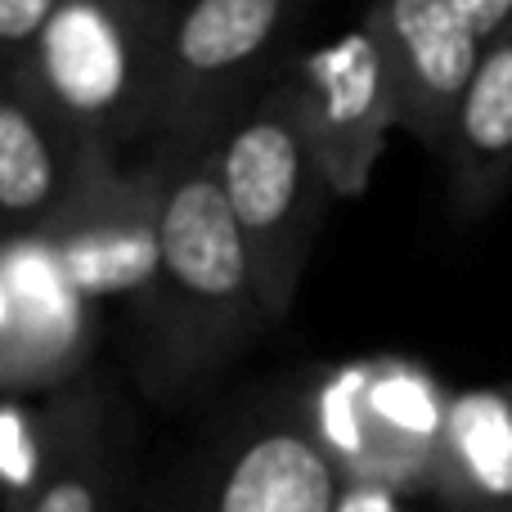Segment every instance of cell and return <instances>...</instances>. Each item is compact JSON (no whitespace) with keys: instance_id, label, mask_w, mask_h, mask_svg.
<instances>
[{"instance_id":"1","label":"cell","mask_w":512,"mask_h":512,"mask_svg":"<svg viewBox=\"0 0 512 512\" xmlns=\"http://www.w3.org/2000/svg\"><path fill=\"white\" fill-rule=\"evenodd\" d=\"M144 297V382L162 400L203 387L265 324L248 243L216 176V149L162 158L158 274Z\"/></svg>"},{"instance_id":"12","label":"cell","mask_w":512,"mask_h":512,"mask_svg":"<svg viewBox=\"0 0 512 512\" xmlns=\"http://www.w3.org/2000/svg\"><path fill=\"white\" fill-rule=\"evenodd\" d=\"M445 189L459 221H481L512 185V23L490 36L445 140Z\"/></svg>"},{"instance_id":"10","label":"cell","mask_w":512,"mask_h":512,"mask_svg":"<svg viewBox=\"0 0 512 512\" xmlns=\"http://www.w3.org/2000/svg\"><path fill=\"white\" fill-rule=\"evenodd\" d=\"M364 14L378 27L396 77L400 131L445 153L486 41L454 9V0H373Z\"/></svg>"},{"instance_id":"15","label":"cell","mask_w":512,"mask_h":512,"mask_svg":"<svg viewBox=\"0 0 512 512\" xmlns=\"http://www.w3.org/2000/svg\"><path fill=\"white\" fill-rule=\"evenodd\" d=\"M117 504H122V454L90 400L68 454L45 481L32 512H117Z\"/></svg>"},{"instance_id":"3","label":"cell","mask_w":512,"mask_h":512,"mask_svg":"<svg viewBox=\"0 0 512 512\" xmlns=\"http://www.w3.org/2000/svg\"><path fill=\"white\" fill-rule=\"evenodd\" d=\"M216 176L248 243L265 319L288 315L333 185L306 135L288 72L248 104L216 144Z\"/></svg>"},{"instance_id":"9","label":"cell","mask_w":512,"mask_h":512,"mask_svg":"<svg viewBox=\"0 0 512 512\" xmlns=\"http://www.w3.org/2000/svg\"><path fill=\"white\" fill-rule=\"evenodd\" d=\"M95 342L90 301L59 274L41 234L0 243V396L59 391Z\"/></svg>"},{"instance_id":"5","label":"cell","mask_w":512,"mask_h":512,"mask_svg":"<svg viewBox=\"0 0 512 512\" xmlns=\"http://www.w3.org/2000/svg\"><path fill=\"white\" fill-rule=\"evenodd\" d=\"M301 0H180L162 59L153 140L162 158L216 149L248 113Z\"/></svg>"},{"instance_id":"11","label":"cell","mask_w":512,"mask_h":512,"mask_svg":"<svg viewBox=\"0 0 512 512\" xmlns=\"http://www.w3.org/2000/svg\"><path fill=\"white\" fill-rule=\"evenodd\" d=\"M86 153L18 72H0V225L41 230L63 207Z\"/></svg>"},{"instance_id":"14","label":"cell","mask_w":512,"mask_h":512,"mask_svg":"<svg viewBox=\"0 0 512 512\" xmlns=\"http://www.w3.org/2000/svg\"><path fill=\"white\" fill-rule=\"evenodd\" d=\"M90 400L32 405V396H0V512H32L45 481L68 454Z\"/></svg>"},{"instance_id":"4","label":"cell","mask_w":512,"mask_h":512,"mask_svg":"<svg viewBox=\"0 0 512 512\" xmlns=\"http://www.w3.org/2000/svg\"><path fill=\"white\" fill-rule=\"evenodd\" d=\"M450 396L427 369L396 355L351 360L324 373L301 400V418L342 486L432 495Z\"/></svg>"},{"instance_id":"2","label":"cell","mask_w":512,"mask_h":512,"mask_svg":"<svg viewBox=\"0 0 512 512\" xmlns=\"http://www.w3.org/2000/svg\"><path fill=\"white\" fill-rule=\"evenodd\" d=\"M180 0H63L18 77L86 149L153 135Z\"/></svg>"},{"instance_id":"16","label":"cell","mask_w":512,"mask_h":512,"mask_svg":"<svg viewBox=\"0 0 512 512\" xmlns=\"http://www.w3.org/2000/svg\"><path fill=\"white\" fill-rule=\"evenodd\" d=\"M63 0H0V72H18Z\"/></svg>"},{"instance_id":"8","label":"cell","mask_w":512,"mask_h":512,"mask_svg":"<svg viewBox=\"0 0 512 512\" xmlns=\"http://www.w3.org/2000/svg\"><path fill=\"white\" fill-rule=\"evenodd\" d=\"M288 81L333 198H360L391 131H400L396 77L373 18L364 14L337 41L306 50L288 68Z\"/></svg>"},{"instance_id":"13","label":"cell","mask_w":512,"mask_h":512,"mask_svg":"<svg viewBox=\"0 0 512 512\" xmlns=\"http://www.w3.org/2000/svg\"><path fill=\"white\" fill-rule=\"evenodd\" d=\"M432 499L441 512H512V382L450 396Z\"/></svg>"},{"instance_id":"7","label":"cell","mask_w":512,"mask_h":512,"mask_svg":"<svg viewBox=\"0 0 512 512\" xmlns=\"http://www.w3.org/2000/svg\"><path fill=\"white\" fill-rule=\"evenodd\" d=\"M59 274L81 301L149 292L162 234V162L122 167L117 153L90 149L63 207L41 225Z\"/></svg>"},{"instance_id":"6","label":"cell","mask_w":512,"mask_h":512,"mask_svg":"<svg viewBox=\"0 0 512 512\" xmlns=\"http://www.w3.org/2000/svg\"><path fill=\"white\" fill-rule=\"evenodd\" d=\"M337 495L342 477L292 405L198 445L144 512H333Z\"/></svg>"},{"instance_id":"17","label":"cell","mask_w":512,"mask_h":512,"mask_svg":"<svg viewBox=\"0 0 512 512\" xmlns=\"http://www.w3.org/2000/svg\"><path fill=\"white\" fill-rule=\"evenodd\" d=\"M454 9L468 18L472 32H477L481 41L499 36L512 23V0H454Z\"/></svg>"},{"instance_id":"18","label":"cell","mask_w":512,"mask_h":512,"mask_svg":"<svg viewBox=\"0 0 512 512\" xmlns=\"http://www.w3.org/2000/svg\"><path fill=\"white\" fill-rule=\"evenodd\" d=\"M333 512H409L405 499L391 495V490H378V486H342Z\"/></svg>"}]
</instances>
